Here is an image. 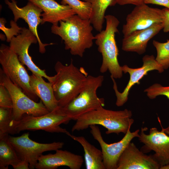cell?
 Listing matches in <instances>:
<instances>
[{
	"label": "cell",
	"mask_w": 169,
	"mask_h": 169,
	"mask_svg": "<svg viewBox=\"0 0 169 169\" xmlns=\"http://www.w3.org/2000/svg\"><path fill=\"white\" fill-rule=\"evenodd\" d=\"M62 4L68 5L78 15L83 19H89L91 13V4L80 0H62Z\"/></svg>",
	"instance_id": "cb8c5ba5"
},
{
	"label": "cell",
	"mask_w": 169,
	"mask_h": 169,
	"mask_svg": "<svg viewBox=\"0 0 169 169\" xmlns=\"http://www.w3.org/2000/svg\"><path fill=\"white\" fill-rule=\"evenodd\" d=\"M56 73L52 83L59 107H63L74 99L81 91L88 76L83 67L79 68L73 63L65 65L59 61L55 64Z\"/></svg>",
	"instance_id": "7a4b0ae2"
},
{
	"label": "cell",
	"mask_w": 169,
	"mask_h": 169,
	"mask_svg": "<svg viewBox=\"0 0 169 169\" xmlns=\"http://www.w3.org/2000/svg\"><path fill=\"white\" fill-rule=\"evenodd\" d=\"M160 167L152 155L144 154L131 142L120 157L116 169H159Z\"/></svg>",
	"instance_id": "2e32d148"
},
{
	"label": "cell",
	"mask_w": 169,
	"mask_h": 169,
	"mask_svg": "<svg viewBox=\"0 0 169 169\" xmlns=\"http://www.w3.org/2000/svg\"><path fill=\"white\" fill-rule=\"evenodd\" d=\"M0 107L13 108V103L11 95L4 86L0 85Z\"/></svg>",
	"instance_id": "f1b7e54d"
},
{
	"label": "cell",
	"mask_w": 169,
	"mask_h": 169,
	"mask_svg": "<svg viewBox=\"0 0 169 169\" xmlns=\"http://www.w3.org/2000/svg\"><path fill=\"white\" fill-rule=\"evenodd\" d=\"M13 120L12 108L0 107V138L10 134Z\"/></svg>",
	"instance_id": "484cf974"
},
{
	"label": "cell",
	"mask_w": 169,
	"mask_h": 169,
	"mask_svg": "<svg viewBox=\"0 0 169 169\" xmlns=\"http://www.w3.org/2000/svg\"><path fill=\"white\" fill-rule=\"evenodd\" d=\"M162 9L164 15L163 22V31L164 32H169V9L165 8Z\"/></svg>",
	"instance_id": "f546056e"
},
{
	"label": "cell",
	"mask_w": 169,
	"mask_h": 169,
	"mask_svg": "<svg viewBox=\"0 0 169 169\" xmlns=\"http://www.w3.org/2000/svg\"><path fill=\"white\" fill-rule=\"evenodd\" d=\"M9 135L0 138V169H8L9 166L17 169L22 161L10 142Z\"/></svg>",
	"instance_id": "603a6c76"
},
{
	"label": "cell",
	"mask_w": 169,
	"mask_h": 169,
	"mask_svg": "<svg viewBox=\"0 0 169 169\" xmlns=\"http://www.w3.org/2000/svg\"><path fill=\"white\" fill-rule=\"evenodd\" d=\"M152 44L156 50V60L164 69H167L169 68V39L165 43L153 40Z\"/></svg>",
	"instance_id": "d4e9b609"
},
{
	"label": "cell",
	"mask_w": 169,
	"mask_h": 169,
	"mask_svg": "<svg viewBox=\"0 0 169 169\" xmlns=\"http://www.w3.org/2000/svg\"><path fill=\"white\" fill-rule=\"evenodd\" d=\"M144 0H117V4L120 5L131 4L138 5L144 3Z\"/></svg>",
	"instance_id": "1f68e13d"
},
{
	"label": "cell",
	"mask_w": 169,
	"mask_h": 169,
	"mask_svg": "<svg viewBox=\"0 0 169 169\" xmlns=\"http://www.w3.org/2000/svg\"><path fill=\"white\" fill-rule=\"evenodd\" d=\"M90 3L91 13L90 20L93 27L99 32L102 30L105 13L109 7L114 6L117 0H82Z\"/></svg>",
	"instance_id": "7402d4cb"
},
{
	"label": "cell",
	"mask_w": 169,
	"mask_h": 169,
	"mask_svg": "<svg viewBox=\"0 0 169 169\" xmlns=\"http://www.w3.org/2000/svg\"><path fill=\"white\" fill-rule=\"evenodd\" d=\"M142 66L137 68H130L126 65L121 66L122 71L124 73H128L130 75L128 82L122 92L118 90L117 85L115 79L110 76L113 83V88L116 97V105L117 106L123 105L127 101L129 91L135 84H140V80L149 72L156 70L160 73L163 72L164 69L156 61L154 56L146 55L142 58Z\"/></svg>",
	"instance_id": "8fae6325"
},
{
	"label": "cell",
	"mask_w": 169,
	"mask_h": 169,
	"mask_svg": "<svg viewBox=\"0 0 169 169\" xmlns=\"http://www.w3.org/2000/svg\"><path fill=\"white\" fill-rule=\"evenodd\" d=\"M37 42V39L32 32L29 29L23 28L20 33L12 38L9 46L17 54L20 61L25 65L33 74L45 78L52 83L55 76L47 75L44 69H40L34 63L29 54L30 46Z\"/></svg>",
	"instance_id": "4fadbf2b"
},
{
	"label": "cell",
	"mask_w": 169,
	"mask_h": 169,
	"mask_svg": "<svg viewBox=\"0 0 169 169\" xmlns=\"http://www.w3.org/2000/svg\"><path fill=\"white\" fill-rule=\"evenodd\" d=\"M105 29L95 36L98 50L102 57L100 71L102 73L109 71L111 76L115 79H120L122 76L123 72L118 61L119 50L115 38V33L118 32L117 28L120 21L111 15H105Z\"/></svg>",
	"instance_id": "277c9868"
},
{
	"label": "cell",
	"mask_w": 169,
	"mask_h": 169,
	"mask_svg": "<svg viewBox=\"0 0 169 169\" xmlns=\"http://www.w3.org/2000/svg\"><path fill=\"white\" fill-rule=\"evenodd\" d=\"M160 169H169V164L161 166Z\"/></svg>",
	"instance_id": "d6a6232c"
},
{
	"label": "cell",
	"mask_w": 169,
	"mask_h": 169,
	"mask_svg": "<svg viewBox=\"0 0 169 169\" xmlns=\"http://www.w3.org/2000/svg\"><path fill=\"white\" fill-rule=\"evenodd\" d=\"M6 22L5 19L1 18L0 19V29L4 33L6 38V41L10 42L12 38L17 36L21 32L23 28L19 27L16 22L12 20L10 22V28H8L5 26Z\"/></svg>",
	"instance_id": "4316f807"
},
{
	"label": "cell",
	"mask_w": 169,
	"mask_h": 169,
	"mask_svg": "<svg viewBox=\"0 0 169 169\" xmlns=\"http://www.w3.org/2000/svg\"><path fill=\"white\" fill-rule=\"evenodd\" d=\"M30 84L33 91L40 99L49 112L59 107L51 83L46 82L43 77L32 74L30 75Z\"/></svg>",
	"instance_id": "ffe728a7"
},
{
	"label": "cell",
	"mask_w": 169,
	"mask_h": 169,
	"mask_svg": "<svg viewBox=\"0 0 169 169\" xmlns=\"http://www.w3.org/2000/svg\"><path fill=\"white\" fill-rule=\"evenodd\" d=\"M59 23V25H52L51 32L61 38L65 49L69 50L71 54L82 57L85 50L92 46L95 39L90 19H82L75 14Z\"/></svg>",
	"instance_id": "6da1fadb"
},
{
	"label": "cell",
	"mask_w": 169,
	"mask_h": 169,
	"mask_svg": "<svg viewBox=\"0 0 169 169\" xmlns=\"http://www.w3.org/2000/svg\"><path fill=\"white\" fill-rule=\"evenodd\" d=\"M158 119L161 127V131L156 127H153L150 129L149 134H146L145 131L147 128L142 127L138 138L144 144L147 151L152 150L155 152L152 156L161 167L169 164V135L165 132L158 117Z\"/></svg>",
	"instance_id": "5bb4252c"
},
{
	"label": "cell",
	"mask_w": 169,
	"mask_h": 169,
	"mask_svg": "<svg viewBox=\"0 0 169 169\" xmlns=\"http://www.w3.org/2000/svg\"><path fill=\"white\" fill-rule=\"evenodd\" d=\"M163 129L167 135H169V125L167 128H164L163 127Z\"/></svg>",
	"instance_id": "836d02e7"
},
{
	"label": "cell",
	"mask_w": 169,
	"mask_h": 169,
	"mask_svg": "<svg viewBox=\"0 0 169 169\" xmlns=\"http://www.w3.org/2000/svg\"><path fill=\"white\" fill-rule=\"evenodd\" d=\"M54 154L42 155L36 165L37 169H56L66 166L71 169H80L84 162L82 156L59 149Z\"/></svg>",
	"instance_id": "e0dca14e"
},
{
	"label": "cell",
	"mask_w": 169,
	"mask_h": 169,
	"mask_svg": "<svg viewBox=\"0 0 169 169\" xmlns=\"http://www.w3.org/2000/svg\"><path fill=\"white\" fill-rule=\"evenodd\" d=\"M0 85L5 87L11 95L13 103V117L14 120H20L25 114L39 116L50 112L41 100L39 102L35 101L13 84L1 68Z\"/></svg>",
	"instance_id": "ba28073f"
},
{
	"label": "cell",
	"mask_w": 169,
	"mask_h": 169,
	"mask_svg": "<svg viewBox=\"0 0 169 169\" xmlns=\"http://www.w3.org/2000/svg\"><path fill=\"white\" fill-rule=\"evenodd\" d=\"M144 92L151 99L162 95L166 96L169 100V86H163L160 84L155 83L145 89Z\"/></svg>",
	"instance_id": "83f0119b"
},
{
	"label": "cell",
	"mask_w": 169,
	"mask_h": 169,
	"mask_svg": "<svg viewBox=\"0 0 169 169\" xmlns=\"http://www.w3.org/2000/svg\"><path fill=\"white\" fill-rule=\"evenodd\" d=\"M0 63L6 76L32 99L37 102L38 97L30 85L29 75L18 56L8 46L1 44L0 47Z\"/></svg>",
	"instance_id": "52a82bcc"
},
{
	"label": "cell",
	"mask_w": 169,
	"mask_h": 169,
	"mask_svg": "<svg viewBox=\"0 0 169 169\" xmlns=\"http://www.w3.org/2000/svg\"><path fill=\"white\" fill-rule=\"evenodd\" d=\"M33 3L43 11L41 14L42 22L58 25L61 21H64L76 14L74 11L68 5L60 4L55 0H27Z\"/></svg>",
	"instance_id": "d6986e66"
},
{
	"label": "cell",
	"mask_w": 169,
	"mask_h": 169,
	"mask_svg": "<svg viewBox=\"0 0 169 169\" xmlns=\"http://www.w3.org/2000/svg\"><path fill=\"white\" fill-rule=\"evenodd\" d=\"M9 139L19 158L27 162L31 169L35 168L39 157L44 152L56 151L62 148L64 145L61 142L48 143L36 142L30 139L29 132L17 137L9 136Z\"/></svg>",
	"instance_id": "9c48e42d"
},
{
	"label": "cell",
	"mask_w": 169,
	"mask_h": 169,
	"mask_svg": "<svg viewBox=\"0 0 169 169\" xmlns=\"http://www.w3.org/2000/svg\"><path fill=\"white\" fill-rule=\"evenodd\" d=\"M163 23L154 24L144 29L135 31L124 36L122 49L126 52H135L139 54L145 52L150 40L163 28Z\"/></svg>",
	"instance_id": "ac0fdd59"
},
{
	"label": "cell",
	"mask_w": 169,
	"mask_h": 169,
	"mask_svg": "<svg viewBox=\"0 0 169 169\" xmlns=\"http://www.w3.org/2000/svg\"><path fill=\"white\" fill-rule=\"evenodd\" d=\"M164 15L162 10L149 7L143 3L136 6L127 16L126 23L123 26L124 36L135 31L148 28L154 24L163 23Z\"/></svg>",
	"instance_id": "7c38bea8"
},
{
	"label": "cell",
	"mask_w": 169,
	"mask_h": 169,
	"mask_svg": "<svg viewBox=\"0 0 169 169\" xmlns=\"http://www.w3.org/2000/svg\"><path fill=\"white\" fill-rule=\"evenodd\" d=\"M131 111L125 109L115 111L103 107L81 115L76 120L71 129L72 132L87 129L92 125H101L107 129V134L120 133L125 134L134 122L131 118Z\"/></svg>",
	"instance_id": "3957f363"
},
{
	"label": "cell",
	"mask_w": 169,
	"mask_h": 169,
	"mask_svg": "<svg viewBox=\"0 0 169 169\" xmlns=\"http://www.w3.org/2000/svg\"><path fill=\"white\" fill-rule=\"evenodd\" d=\"M131 125L130 126L125 136L121 140L110 144L106 143L104 141L98 126L92 125L89 126L90 133L101 147L105 169H116L119 160L123 152L134 138L139 137V130L131 132L130 131Z\"/></svg>",
	"instance_id": "30bf717a"
},
{
	"label": "cell",
	"mask_w": 169,
	"mask_h": 169,
	"mask_svg": "<svg viewBox=\"0 0 169 169\" xmlns=\"http://www.w3.org/2000/svg\"><path fill=\"white\" fill-rule=\"evenodd\" d=\"M144 3L159 5L169 9V0H144Z\"/></svg>",
	"instance_id": "4dcf8cb0"
},
{
	"label": "cell",
	"mask_w": 169,
	"mask_h": 169,
	"mask_svg": "<svg viewBox=\"0 0 169 169\" xmlns=\"http://www.w3.org/2000/svg\"><path fill=\"white\" fill-rule=\"evenodd\" d=\"M5 0V3L12 11L14 15V20L17 22L18 20L21 18L27 23L29 29L35 36L38 40L39 52L42 53L46 51L45 47L53 44H43L42 43L38 33V27L41 24L42 20L41 17L42 10L37 6L28 1L25 6L20 8L17 4L15 0Z\"/></svg>",
	"instance_id": "9a60e30c"
},
{
	"label": "cell",
	"mask_w": 169,
	"mask_h": 169,
	"mask_svg": "<svg viewBox=\"0 0 169 169\" xmlns=\"http://www.w3.org/2000/svg\"><path fill=\"white\" fill-rule=\"evenodd\" d=\"M71 120L59 107L42 115L34 116L25 114L18 121L13 120L10 134H17L25 130H42L50 133H63L67 135L69 132L60 125L67 124Z\"/></svg>",
	"instance_id": "8992f818"
},
{
	"label": "cell",
	"mask_w": 169,
	"mask_h": 169,
	"mask_svg": "<svg viewBox=\"0 0 169 169\" xmlns=\"http://www.w3.org/2000/svg\"><path fill=\"white\" fill-rule=\"evenodd\" d=\"M67 135L83 147L86 169H105L101 150L91 144L83 136H76L69 132Z\"/></svg>",
	"instance_id": "44dd1931"
},
{
	"label": "cell",
	"mask_w": 169,
	"mask_h": 169,
	"mask_svg": "<svg viewBox=\"0 0 169 169\" xmlns=\"http://www.w3.org/2000/svg\"><path fill=\"white\" fill-rule=\"evenodd\" d=\"M104 80L102 75H88L78 95L67 105L60 107L63 112L71 120H76L86 113L103 107L105 100L97 96V91L102 86Z\"/></svg>",
	"instance_id": "5b68a950"
}]
</instances>
